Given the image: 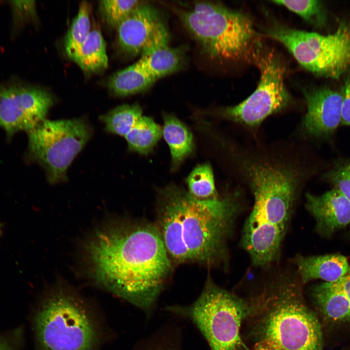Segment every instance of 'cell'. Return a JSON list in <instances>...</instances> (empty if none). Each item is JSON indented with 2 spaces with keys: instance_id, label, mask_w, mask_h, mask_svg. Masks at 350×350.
Returning a JSON list of instances; mask_svg holds the SVG:
<instances>
[{
  "instance_id": "cell-3",
  "label": "cell",
  "mask_w": 350,
  "mask_h": 350,
  "mask_svg": "<svg viewBox=\"0 0 350 350\" xmlns=\"http://www.w3.org/2000/svg\"><path fill=\"white\" fill-rule=\"evenodd\" d=\"M298 277L279 276L245 299L242 350H323L322 332Z\"/></svg>"
},
{
  "instance_id": "cell-5",
  "label": "cell",
  "mask_w": 350,
  "mask_h": 350,
  "mask_svg": "<svg viewBox=\"0 0 350 350\" xmlns=\"http://www.w3.org/2000/svg\"><path fill=\"white\" fill-rule=\"evenodd\" d=\"M184 25L210 58L254 61L261 48L250 18L218 3L198 1L177 11Z\"/></svg>"
},
{
  "instance_id": "cell-22",
  "label": "cell",
  "mask_w": 350,
  "mask_h": 350,
  "mask_svg": "<svg viewBox=\"0 0 350 350\" xmlns=\"http://www.w3.org/2000/svg\"><path fill=\"white\" fill-rule=\"evenodd\" d=\"M142 116L139 105H123L102 116L101 120L108 132L125 137Z\"/></svg>"
},
{
  "instance_id": "cell-28",
  "label": "cell",
  "mask_w": 350,
  "mask_h": 350,
  "mask_svg": "<svg viewBox=\"0 0 350 350\" xmlns=\"http://www.w3.org/2000/svg\"><path fill=\"white\" fill-rule=\"evenodd\" d=\"M341 93L343 97L341 124L350 126V77L345 81Z\"/></svg>"
},
{
  "instance_id": "cell-15",
  "label": "cell",
  "mask_w": 350,
  "mask_h": 350,
  "mask_svg": "<svg viewBox=\"0 0 350 350\" xmlns=\"http://www.w3.org/2000/svg\"><path fill=\"white\" fill-rule=\"evenodd\" d=\"M292 262L303 285L316 279L336 282L346 273L349 267L347 258L337 254L308 256L299 254Z\"/></svg>"
},
{
  "instance_id": "cell-13",
  "label": "cell",
  "mask_w": 350,
  "mask_h": 350,
  "mask_svg": "<svg viewBox=\"0 0 350 350\" xmlns=\"http://www.w3.org/2000/svg\"><path fill=\"white\" fill-rule=\"evenodd\" d=\"M305 198V206L319 233L330 236L350 223V202L338 190L333 188L319 195L307 193Z\"/></svg>"
},
{
  "instance_id": "cell-16",
  "label": "cell",
  "mask_w": 350,
  "mask_h": 350,
  "mask_svg": "<svg viewBox=\"0 0 350 350\" xmlns=\"http://www.w3.org/2000/svg\"><path fill=\"white\" fill-rule=\"evenodd\" d=\"M162 136L168 144L171 155V169L176 170L194 150L192 132L186 125L171 114H163Z\"/></svg>"
},
{
  "instance_id": "cell-32",
  "label": "cell",
  "mask_w": 350,
  "mask_h": 350,
  "mask_svg": "<svg viewBox=\"0 0 350 350\" xmlns=\"http://www.w3.org/2000/svg\"><path fill=\"white\" fill-rule=\"evenodd\" d=\"M2 227V225L0 223V234L1 233Z\"/></svg>"
},
{
  "instance_id": "cell-25",
  "label": "cell",
  "mask_w": 350,
  "mask_h": 350,
  "mask_svg": "<svg viewBox=\"0 0 350 350\" xmlns=\"http://www.w3.org/2000/svg\"><path fill=\"white\" fill-rule=\"evenodd\" d=\"M272 2L284 6L307 21L320 23L322 20V5L318 0H274Z\"/></svg>"
},
{
  "instance_id": "cell-27",
  "label": "cell",
  "mask_w": 350,
  "mask_h": 350,
  "mask_svg": "<svg viewBox=\"0 0 350 350\" xmlns=\"http://www.w3.org/2000/svg\"><path fill=\"white\" fill-rule=\"evenodd\" d=\"M14 24L16 26L25 21L26 18L32 17L35 13V1L15 0L12 1Z\"/></svg>"
},
{
  "instance_id": "cell-4",
  "label": "cell",
  "mask_w": 350,
  "mask_h": 350,
  "mask_svg": "<svg viewBox=\"0 0 350 350\" xmlns=\"http://www.w3.org/2000/svg\"><path fill=\"white\" fill-rule=\"evenodd\" d=\"M39 350H98L100 324L87 301L70 286L57 283L43 298L34 318Z\"/></svg>"
},
{
  "instance_id": "cell-30",
  "label": "cell",
  "mask_w": 350,
  "mask_h": 350,
  "mask_svg": "<svg viewBox=\"0 0 350 350\" xmlns=\"http://www.w3.org/2000/svg\"><path fill=\"white\" fill-rule=\"evenodd\" d=\"M332 283L342 292L350 302V266L342 277L337 281Z\"/></svg>"
},
{
  "instance_id": "cell-11",
  "label": "cell",
  "mask_w": 350,
  "mask_h": 350,
  "mask_svg": "<svg viewBox=\"0 0 350 350\" xmlns=\"http://www.w3.org/2000/svg\"><path fill=\"white\" fill-rule=\"evenodd\" d=\"M307 112L300 125L305 136L322 139L330 136L341 124L343 97L327 88L304 92Z\"/></svg>"
},
{
  "instance_id": "cell-10",
  "label": "cell",
  "mask_w": 350,
  "mask_h": 350,
  "mask_svg": "<svg viewBox=\"0 0 350 350\" xmlns=\"http://www.w3.org/2000/svg\"><path fill=\"white\" fill-rule=\"evenodd\" d=\"M53 104L51 94L19 82L0 84V127L8 137L27 132L45 121Z\"/></svg>"
},
{
  "instance_id": "cell-18",
  "label": "cell",
  "mask_w": 350,
  "mask_h": 350,
  "mask_svg": "<svg viewBox=\"0 0 350 350\" xmlns=\"http://www.w3.org/2000/svg\"><path fill=\"white\" fill-rule=\"evenodd\" d=\"M156 80L138 62L114 74L107 82L108 89L118 96H127L149 89Z\"/></svg>"
},
{
  "instance_id": "cell-1",
  "label": "cell",
  "mask_w": 350,
  "mask_h": 350,
  "mask_svg": "<svg viewBox=\"0 0 350 350\" xmlns=\"http://www.w3.org/2000/svg\"><path fill=\"white\" fill-rule=\"evenodd\" d=\"M81 261L92 283L148 314L173 268L155 224L120 218L90 232L82 245Z\"/></svg>"
},
{
  "instance_id": "cell-26",
  "label": "cell",
  "mask_w": 350,
  "mask_h": 350,
  "mask_svg": "<svg viewBox=\"0 0 350 350\" xmlns=\"http://www.w3.org/2000/svg\"><path fill=\"white\" fill-rule=\"evenodd\" d=\"M325 176L350 202V160L336 164Z\"/></svg>"
},
{
  "instance_id": "cell-9",
  "label": "cell",
  "mask_w": 350,
  "mask_h": 350,
  "mask_svg": "<svg viewBox=\"0 0 350 350\" xmlns=\"http://www.w3.org/2000/svg\"><path fill=\"white\" fill-rule=\"evenodd\" d=\"M261 74L256 89L240 104L223 108L218 115L228 121L250 128L256 127L272 114L285 108L291 96L284 84L286 67L272 50L261 48L254 62Z\"/></svg>"
},
{
  "instance_id": "cell-24",
  "label": "cell",
  "mask_w": 350,
  "mask_h": 350,
  "mask_svg": "<svg viewBox=\"0 0 350 350\" xmlns=\"http://www.w3.org/2000/svg\"><path fill=\"white\" fill-rule=\"evenodd\" d=\"M140 2L139 0H107L99 2L103 17L111 27L118 28Z\"/></svg>"
},
{
  "instance_id": "cell-21",
  "label": "cell",
  "mask_w": 350,
  "mask_h": 350,
  "mask_svg": "<svg viewBox=\"0 0 350 350\" xmlns=\"http://www.w3.org/2000/svg\"><path fill=\"white\" fill-rule=\"evenodd\" d=\"M90 12V4L87 1L82 2L65 38L66 53L74 62L91 31Z\"/></svg>"
},
{
  "instance_id": "cell-6",
  "label": "cell",
  "mask_w": 350,
  "mask_h": 350,
  "mask_svg": "<svg viewBox=\"0 0 350 350\" xmlns=\"http://www.w3.org/2000/svg\"><path fill=\"white\" fill-rule=\"evenodd\" d=\"M165 309L193 323L211 350H242L241 331L245 300L211 279L207 280L201 293L191 304L170 306Z\"/></svg>"
},
{
  "instance_id": "cell-7",
  "label": "cell",
  "mask_w": 350,
  "mask_h": 350,
  "mask_svg": "<svg viewBox=\"0 0 350 350\" xmlns=\"http://www.w3.org/2000/svg\"><path fill=\"white\" fill-rule=\"evenodd\" d=\"M267 35L282 43L302 67L317 74L339 78L350 68V25L341 23L328 35L276 25Z\"/></svg>"
},
{
  "instance_id": "cell-20",
  "label": "cell",
  "mask_w": 350,
  "mask_h": 350,
  "mask_svg": "<svg viewBox=\"0 0 350 350\" xmlns=\"http://www.w3.org/2000/svg\"><path fill=\"white\" fill-rule=\"evenodd\" d=\"M162 136V129L151 117L142 116L125 136L128 149L142 155L151 153Z\"/></svg>"
},
{
  "instance_id": "cell-14",
  "label": "cell",
  "mask_w": 350,
  "mask_h": 350,
  "mask_svg": "<svg viewBox=\"0 0 350 350\" xmlns=\"http://www.w3.org/2000/svg\"><path fill=\"white\" fill-rule=\"evenodd\" d=\"M169 40V32L163 23L155 31L137 61L156 80L179 70L183 64V50L170 47Z\"/></svg>"
},
{
  "instance_id": "cell-31",
  "label": "cell",
  "mask_w": 350,
  "mask_h": 350,
  "mask_svg": "<svg viewBox=\"0 0 350 350\" xmlns=\"http://www.w3.org/2000/svg\"><path fill=\"white\" fill-rule=\"evenodd\" d=\"M0 350H15L13 345L7 338L0 336Z\"/></svg>"
},
{
  "instance_id": "cell-29",
  "label": "cell",
  "mask_w": 350,
  "mask_h": 350,
  "mask_svg": "<svg viewBox=\"0 0 350 350\" xmlns=\"http://www.w3.org/2000/svg\"><path fill=\"white\" fill-rule=\"evenodd\" d=\"M153 338L146 342L144 350H182L178 343L163 337Z\"/></svg>"
},
{
  "instance_id": "cell-12",
  "label": "cell",
  "mask_w": 350,
  "mask_h": 350,
  "mask_svg": "<svg viewBox=\"0 0 350 350\" xmlns=\"http://www.w3.org/2000/svg\"><path fill=\"white\" fill-rule=\"evenodd\" d=\"M163 23L154 6L140 1L117 28L118 43L120 49L132 55L141 54Z\"/></svg>"
},
{
  "instance_id": "cell-19",
  "label": "cell",
  "mask_w": 350,
  "mask_h": 350,
  "mask_svg": "<svg viewBox=\"0 0 350 350\" xmlns=\"http://www.w3.org/2000/svg\"><path fill=\"white\" fill-rule=\"evenodd\" d=\"M75 62L87 73L98 72L107 67L106 44L99 29L90 31Z\"/></svg>"
},
{
  "instance_id": "cell-2",
  "label": "cell",
  "mask_w": 350,
  "mask_h": 350,
  "mask_svg": "<svg viewBox=\"0 0 350 350\" xmlns=\"http://www.w3.org/2000/svg\"><path fill=\"white\" fill-rule=\"evenodd\" d=\"M157 206L155 224L172 263L227 266L228 242L245 206L240 191L199 200L170 184L158 190Z\"/></svg>"
},
{
  "instance_id": "cell-17",
  "label": "cell",
  "mask_w": 350,
  "mask_h": 350,
  "mask_svg": "<svg viewBox=\"0 0 350 350\" xmlns=\"http://www.w3.org/2000/svg\"><path fill=\"white\" fill-rule=\"evenodd\" d=\"M315 303L327 318L336 321H350V302L332 282H325L312 290Z\"/></svg>"
},
{
  "instance_id": "cell-23",
  "label": "cell",
  "mask_w": 350,
  "mask_h": 350,
  "mask_svg": "<svg viewBox=\"0 0 350 350\" xmlns=\"http://www.w3.org/2000/svg\"><path fill=\"white\" fill-rule=\"evenodd\" d=\"M186 182L188 192L197 199L210 200L218 197L212 169L209 163L195 167L188 176Z\"/></svg>"
},
{
  "instance_id": "cell-8",
  "label": "cell",
  "mask_w": 350,
  "mask_h": 350,
  "mask_svg": "<svg viewBox=\"0 0 350 350\" xmlns=\"http://www.w3.org/2000/svg\"><path fill=\"white\" fill-rule=\"evenodd\" d=\"M28 134L29 157L54 184L66 180L68 169L89 140L91 129L82 119L45 120Z\"/></svg>"
}]
</instances>
